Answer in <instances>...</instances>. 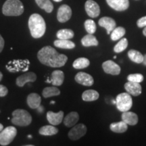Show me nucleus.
<instances>
[{
    "mask_svg": "<svg viewBox=\"0 0 146 146\" xmlns=\"http://www.w3.org/2000/svg\"><path fill=\"white\" fill-rule=\"evenodd\" d=\"M37 58L41 64L52 68L63 66L68 60L66 55L59 54L54 47L49 45L38 52Z\"/></svg>",
    "mask_w": 146,
    "mask_h": 146,
    "instance_id": "obj_1",
    "label": "nucleus"
},
{
    "mask_svg": "<svg viewBox=\"0 0 146 146\" xmlns=\"http://www.w3.org/2000/svg\"><path fill=\"white\" fill-rule=\"evenodd\" d=\"M29 27L32 36L39 39L43 36L46 30L45 21L41 15L33 14L30 16L29 20Z\"/></svg>",
    "mask_w": 146,
    "mask_h": 146,
    "instance_id": "obj_2",
    "label": "nucleus"
},
{
    "mask_svg": "<svg viewBox=\"0 0 146 146\" xmlns=\"http://www.w3.org/2000/svg\"><path fill=\"white\" fill-rule=\"evenodd\" d=\"M2 12L5 16H18L24 12V6L20 0H7L3 5Z\"/></svg>",
    "mask_w": 146,
    "mask_h": 146,
    "instance_id": "obj_3",
    "label": "nucleus"
},
{
    "mask_svg": "<svg viewBox=\"0 0 146 146\" xmlns=\"http://www.w3.org/2000/svg\"><path fill=\"white\" fill-rule=\"evenodd\" d=\"M12 123L16 126L27 127L32 122V116L27 110L17 109L12 112Z\"/></svg>",
    "mask_w": 146,
    "mask_h": 146,
    "instance_id": "obj_4",
    "label": "nucleus"
},
{
    "mask_svg": "<svg viewBox=\"0 0 146 146\" xmlns=\"http://www.w3.org/2000/svg\"><path fill=\"white\" fill-rule=\"evenodd\" d=\"M117 109L120 112H127L130 110L133 106V100L129 93H122L118 94L116 99Z\"/></svg>",
    "mask_w": 146,
    "mask_h": 146,
    "instance_id": "obj_5",
    "label": "nucleus"
},
{
    "mask_svg": "<svg viewBox=\"0 0 146 146\" xmlns=\"http://www.w3.org/2000/svg\"><path fill=\"white\" fill-rule=\"evenodd\" d=\"M17 135V130L16 127H6L0 132V145L5 146L10 144L14 139Z\"/></svg>",
    "mask_w": 146,
    "mask_h": 146,
    "instance_id": "obj_6",
    "label": "nucleus"
},
{
    "mask_svg": "<svg viewBox=\"0 0 146 146\" xmlns=\"http://www.w3.org/2000/svg\"><path fill=\"white\" fill-rule=\"evenodd\" d=\"M87 133V127L83 124H78L74 125L72 129L68 132V137L71 140L75 141L85 135Z\"/></svg>",
    "mask_w": 146,
    "mask_h": 146,
    "instance_id": "obj_7",
    "label": "nucleus"
},
{
    "mask_svg": "<svg viewBox=\"0 0 146 146\" xmlns=\"http://www.w3.org/2000/svg\"><path fill=\"white\" fill-rule=\"evenodd\" d=\"M72 16V10L68 5H62L58 10L57 18L60 23H66Z\"/></svg>",
    "mask_w": 146,
    "mask_h": 146,
    "instance_id": "obj_8",
    "label": "nucleus"
},
{
    "mask_svg": "<svg viewBox=\"0 0 146 146\" xmlns=\"http://www.w3.org/2000/svg\"><path fill=\"white\" fill-rule=\"evenodd\" d=\"M85 11L91 18H96L100 15V8L99 5L93 0H88L85 5Z\"/></svg>",
    "mask_w": 146,
    "mask_h": 146,
    "instance_id": "obj_9",
    "label": "nucleus"
},
{
    "mask_svg": "<svg viewBox=\"0 0 146 146\" xmlns=\"http://www.w3.org/2000/svg\"><path fill=\"white\" fill-rule=\"evenodd\" d=\"M102 68L107 74L118 75L120 73V67L112 60H107L102 64Z\"/></svg>",
    "mask_w": 146,
    "mask_h": 146,
    "instance_id": "obj_10",
    "label": "nucleus"
},
{
    "mask_svg": "<svg viewBox=\"0 0 146 146\" xmlns=\"http://www.w3.org/2000/svg\"><path fill=\"white\" fill-rule=\"evenodd\" d=\"M106 2L110 8L118 12L127 10L129 7V0H106Z\"/></svg>",
    "mask_w": 146,
    "mask_h": 146,
    "instance_id": "obj_11",
    "label": "nucleus"
},
{
    "mask_svg": "<svg viewBox=\"0 0 146 146\" xmlns=\"http://www.w3.org/2000/svg\"><path fill=\"white\" fill-rule=\"evenodd\" d=\"M74 79L78 83L83 85L84 86L90 87L94 85V78L90 74L84 72H80L77 73L76 74Z\"/></svg>",
    "mask_w": 146,
    "mask_h": 146,
    "instance_id": "obj_12",
    "label": "nucleus"
},
{
    "mask_svg": "<svg viewBox=\"0 0 146 146\" xmlns=\"http://www.w3.org/2000/svg\"><path fill=\"white\" fill-rule=\"evenodd\" d=\"M36 80V75L35 73L33 72H29L25 73L24 74H22L21 76H18L16 78V85L18 87H22L25 85L27 83H29V82H35Z\"/></svg>",
    "mask_w": 146,
    "mask_h": 146,
    "instance_id": "obj_13",
    "label": "nucleus"
},
{
    "mask_svg": "<svg viewBox=\"0 0 146 146\" xmlns=\"http://www.w3.org/2000/svg\"><path fill=\"white\" fill-rule=\"evenodd\" d=\"M125 89L127 93L133 96H138L141 94L142 87L140 83L128 81L125 84Z\"/></svg>",
    "mask_w": 146,
    "mask_h": 146,
    "instance_id": "obj_14",
    "label": "nucleus"
},
{
    "mask_svg": "<svg viewBox=\"0 0 146 146\" xmlns=\"http://www.w3.org/2000/svg\"><path fill=\"white\" fill-rule=\"evenodd\" d=\"M99 25L106 29L107 34L110 35L114 29L116 28V22L113 18L110 17H103L99 21Z\"/></svg>",
    "mask_w": 146,
    "mask_h": 146,
    "instance_id": "obj_15",
    "label": "nucleus"
},
{
    "mask_svg": "<svg viewBox=\"0 0 146 146\" xmlns=\"http://www.w3.org/2000/svg\"><path fill=\"white\" fill-rule=\"evenodd\" d=\"M64 118L63 111H60L58 113H54L49 111L47 113V119L51 125L56 126L60 125L62 122Z\"/></svg>",
    "mask_w": 146,
    "mask_h": 146,
    "instance_id": "obj_16",
    "label": "nucleus"
},
{
    "mask_svg": "<svg viewBox=\"0 0 146 146\" xmlns=\"http://www.w3.org/2000/svg\"><path fill=\"white\" fill-rule=\"evenodd\" d=\"M27 104L31 109H37L41 104V98L37 94L33 93L29 94L27 97Z\"/></svg>",
    "mask_w": 146,
    "mask_h": 146,
    "instance_id": "obj_17",
    "label": "nucleus"
},
{
    "mask_svg": "<svg viewBox=\"0 0 146 146\" xmlns=\"http://www.w3.org/2000/svg\"><path fill=\"white\" fill-rule=\"evenodd\" d=\"M122 120L127 125L134 126L138 123V116L135 113L132 112H123L122 114Z\"/></svg>",
    "mask_w": 146,
    "mask_h": 146,
    "instance_id": "obj_18",
    "label": "nucleus"
},
{
    "mask_svg": "<svg viewBox=\"0 0 146 146\" xmlns=\"http://www.w3.org/2000/svg\"><path fill=\"white\" fill-rule=\"evenodd\" d=\"M64 80V74L62 70H56L52 72L51 76V82L54 86H60L63 84Z\"/></svg>",
    "mask_w": 146,
    "mask_h": 146,
    "instance_id": "obj_19",
    "label": "nucleus"
},
{
    "mask_svg": "<svg viewBox=\"0 0 146 146\" xmlns=\"http://www.w3.org/2000/svg\"><path fill=\"white\" fill-rule=\"evenodd\" d=\"M79 120V115L76 112H71L65 116L64 119V124L66 127H72L77 123Z\"/></svg>",
    "mask_w": 146,
    "mask_h": 146,
    "instance_id": "obj_20",
    "label": "nucleus"
},
{
    "mask_svg": "<svg viewBox=\"0 0 146 146\" xmlns=\"http://www.w3.org/2000/svg\"><path fill=\"white\" fill-rule=\"evenodd\" d=\"M100 94L98 91L89 89L84 91L82 94V99L85 102H94L99 98Z\"/></svg>",
    "mask_w": 146,
    "mask_h": 146,
    "instance_id": "obj_21",
    "label": "nucleus"
},
{
    "mask_svg": "<svg viewBox=\"0 0 146 146\" xmlns=\"http://www.w3.org/2000/svg\"><path fill=\"white\" fill-rule=\"evenodd\" d=\"M128 125L124 121L118 122V123H113L110 125V129L114 133H123L127 131Z\"/></svg>",
    "mask_w": 146,
    "mask_h": 146,
    "instance_id": "obj_22",
    "label": "nucleus"
},
{
    "mask_svg": "<svg viewBox=\"0 0 146 146\" xmlns=\"http://www.w3.org/2000/svg\"><path fill=\"white\" fill-rule=\"evenodd\" d=\"M54 44L56 47L62 49L70 50L75 47V44L70 39H58L54 42Z\"/></svg>",
    "mask_w": 146,
    "mask_h": 146,
    "instance_id": "obj_23",
    "label": "nucleus"
},
{
    "mask_svg": "<svg viewBox=\"0 0 146 146\" xmlns=\"http://www.w3.org/2000/svg\"><path fill=\"white\" fill-rule=\"evenodd\" d=\"M39 133L41 135L52 136L56 135L58 133V129L54 127V125H46L40 128Z\"/></svg>",
    "mask_w": 146,
    "mask_h": 146,
    "instance_id": "obj_24",
    "label": "nucleus"
},
{
    "mask_svg": "<svg viewBox=\"0 0 146 146\" xmlns=\"http://www.w3.org/2000/svg\"><path fill=\"white\" fill-rule=\"evenodd\" d=\"M81 43L84 47L97 46L98 45V41L93 34H88L85 35L81 39Z\"/></svg>",
    "mask_w": 146,
    "mask_h": 146,
    "instance_id": "obj_25",
    "label": "nucleus"
},
{
    "mask_svg": "<svg viewBox=\"0 0 146 146\" xmlns=\"http://www.w3.org/2000/svg\"><path fill=\"white\" fill-rule=\"evenodd\" d=\"M128 56L129 59L133 62L137 64L142 63L143 61V56L141 52L135 50H131L128 52Z\"/></svg>",
    "mask_w": 146,
    "mask_h": 146,
    "instance_id": "obj_26",
    "label": "nucleus"
},
{
    "mask_svg": "<svg viewBox=\"0 0 146 146\" xmlns=\"http://www.w3.org/2000/svg\"><path fill=\"white\" fill-rule=\"evenodd\" d=\"M36 4L40 8L43 9L47 13H51L54 9V5L50 0H35Z\"/></svg>",
    "mask_w": 146,
    "mask_h": 146,
    "instance_id": "obj_27",
    "label": "nucleus"
},
{
    "mask_svg": "<svg viewBox=\"0 0 146 146\" xmlns=\"http://www.w3.org/2000/svg\"><path fill=\"white\" fill-rule=\"evenodd\" d=\"M90 62L86 58H79L75 60L72 64L73 67L75 69H83L88 67Z\"/></svg>",
    "mask_w": 146,
    "mask_h": 146,
    "instance_id": "obj_28",
    "label": "nucleus"
},
{
    "mask_svg": "<svg viewBox=\"0 0 146 146\" xmlns=\"http://www.w3.org/2000/svg\"><path fill=\"white\" fill-rule=\"evenodd\" d=\"M60 94V91L57 87H47L43 89L42 91V95L45 98H48L50 97L57 96Z\"/></svg>",
    "mask_w": 146,
    "mask_h": 146,
    "instance_id": "obj_29",
    "label": "nucleus"
},
{
    "mask_svg": "<svg viewBox=\"0 0 146 146\" xmlns=\"http://www.w3.org/2000/svg\"><path fill=\"white\" fill-rule=\"evenodd\" d=\"M126 31L125 28L122 27H116L110 33V38L112 41H117L121 39L125 35Z\"/></svg>",
    "mask_w": 146,
    "mask_h": 146,
    "instance_id": "obj_30",
    "label": "nucleus"
},
{
    "mask_svg": "<svg viewBox=\"0 0 146 146\" xmlns=\"http://www.w3.org/2000/svg\"><path fill=\"white\" fill-rule=\"evenodd\" d=\"M74 35V32L70 29H61L57 32L56 36L58 39H70Z\"/></svg>",
    "mask_w": 146,
    "mask_h": 146,
    "instance_id": "obj_31",
    "label": "nucleus"
},
{
    "mask_svg": "<svg viewBox=\"0 0 146 146\" xmlns=\"http://www.w3.org/2000/svg\"><path fill=\"white\" fill-rule=\"evenodd\" d=\"M128 46V41L126 38L120 39L119 42L115 45L114 47V51L116 53H121L125 51Z\"/></svg>",
    "mask_w": 146,
    "mask_h": 146,
    "instance_id": "obj_32",
    "label": "nucleus"
},
{
    "mask_svg": "<svg viewBox=\"0 0 146 146\" xmlns=\"http://www.w3.org/2000/svg\"><path fill=\"white\" fill-rule=\"evenodd\" d=\"M85 28L89 34H94L96 31V23L93 20L89 19L85 22Z\"/></svg>",
    "mask_w": 146,
    "mask_h": 146,
    "instance_id": "obj_33",
    "label": "nucleus"
},
{
    "mask_svg": "<svg viewBox=\"0 0 146 146\" xmlns=\"http://www.w3.org/2000/svg\"><path fill=\"white\" fill-rule=\"evenodd\" d=\"M144 77L141 74H131L127 76L128 81L141 83L143 81Z\"/></svg>",
    "mask_w": 146,
    "mask_h": 146,
    "instance_id": "obj_34",
    "label": "nucleus"
},
{
    "mask_svg": "<svg viewBox=\"0 0 146 146\" xmlns=\"http://www.w3.org/2000/svg\"><path fill=\"white\" fill-rule=\"evenodd\" d=\"M137 27L139 28H143V27H146V16H143L138 20L137 22Z\"/></svg>",
    "mask_w": 146,
    "mask_h": 146,
    "instance_id": "obj_35",
    "label": "nucleus"
},
{
    "mask_svg": "<svg viewBox=\"0 0 146 146\" xmlns=\"http://www.w3.org/2000/svg\"><path fill=\"white\" fill-rule=\"evenodd\" d=\"M8 89L6 87L3 86L2 85H0V97H5L8 94Z\"/></svg>",
    "mask_w": 146,
    "mask_h": 146,
    "instance_id": "obj_36",
    "label": "nucleus"
},
{
    "mask_svg": "<svg viewBox=\"0 0 146 146\" xmlns=\"http://www.w3.org/2000/svg\"><path fill=\"white\" fill-rule=\"evenodd\" d=\"M4 43H5L4 39H3V37L1 36V35H0V53L2 52L3 47H4Z\"/></svg>",
    "mask_w": 146,
    "mask_h": 146,
    "instance_id": "obj_37",
    "label": "nucleus"
},
{
    "mask_svg": "<svg viewBox=\"0 0 146 146\" xmlns=\"http://www.w3.org/2000/svg\"><path fill=\"white\" fill-rule=\"evenodd\" d=\"M142 63L143 64V65L146 66V54L145 55V56H143V61Z\"/></svg>",
    "mask_w": 146,
    "mask_h": 146,
    "instance_id": "obj_38",
    "label": "nucleus"
},
{
    "mask_svg": "<svg viewBox=\"0 0 146 146\" xmlns=\"http://www.w3.org/2000/svg\"><path fill=\"white\" fill-rule=\"evenodd\" d=\"M143 34L144 36H146V27L144 28V29L143 30Z\"/></svg>",
    "mask_w": 146,
    "mask_h": 146,
    "instance_id": "obj_39",
    "label": "nucleus"
},
{
    "mask_svg": "<svg viewBox=\"0 0 146 146\" xmlns=\"http://www.w3.org/2000/svg\"><path fill=\"white\" fill-rule=\"evenodd\" d=\"M3 129V125H1V124L0 123V132H1Z\"/></svg>",
    "mask_w": 146,
    "mask_h": 146,
    "instance_id": "obj_40",
    "label": "nucleus"
},
{
    "mask_svg": "<svg viewBox=\"0 0 146 146\" xmlns=\"http://www.w3.org/2000/svg\"><path fill=\"white\" fill-rule=\"evenodd\" d=\"M2 78H3V74H2V73L0 72V81H1V79H2Z\"/></svg>",
    "mask_w": 146,
    "mask_h": 146,
    "instance_id": "obj_41",
    "label": "nucleus"
},
{
    "mask_svg": "<svg viewBox=\"0 0 146 146\" xmlns=\"http://www.w3.org/2000/svg\"><path fill=\"white\" fill-rule=\"evenodd\" d=\"M54 1H56V2H60V1H62V0H54Z\"/></svg>",
    "mask_w": 146,
    "mask_h": 146,
    "instance_id": "obj_42",
    "label": "nucleus"
},
{
    "mask_svg": "<svg viewBox=\"0 0 146 146\" xmlns=\"http://www.w3.org/2000/svg\"><path fill=\"white\" fill-rule=\"evenodd\" d=\"M50 104H55V102H54V101L51 102H50Z\"/></svg>",
    "mask_w": 146,
    "mask_h": 146,
    "instance_id": "obj_43",
    "label": "nucleus"
},
{
    "mask_svg": "<svg viewBox=\"0 0 146 146\" xmlns=\"http://www.w3.org/2000/svg\"><path fill=\"white\" fill-rule=\"evenodd\" d=\"M28 137L31 138V137H32V136H31V135H29V136H28Z\"/></svg>",
    "mask_w": 146,
    "mask_h": 146,
    "instance_id": "obj_44",
    "label": "nucleus"
}]
</instances>
